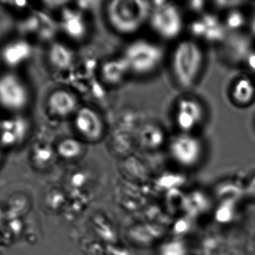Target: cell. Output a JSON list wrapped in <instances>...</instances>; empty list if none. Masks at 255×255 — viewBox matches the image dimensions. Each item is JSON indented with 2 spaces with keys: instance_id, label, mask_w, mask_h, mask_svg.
<instances>
[{
  "instance_id": "1",
  "label": "cell",
  "mask_w": 255,
  "mask_h": 255,
  "mask_svg": "<svg viewBox=\"0 0 255 255\" xmlns=\"http://www.w3.org/2000/svg\"><path fill=\"white\" fill-rule=\"evenodd\" d=\"M152 3L142 0H114L106 6V16L112 28L123 35H131L148 22Z\"/></svg>"
},
{
  "instance_id": "2",
  "label": "cell",
  "mask_w": 255,
  "mask_h": 255,
  "mask_svg": "<svg viewBox=\"0 0 255 255\" xmlns=\"http://www.w3.org/2000/svg\"><path fill=\"white\" fill-rule=\"evenodd\" d=\"M204 52L200 45L191 39L178 42L171 55V70L177 85L188 89L196 84L204 65Z\"/></svg>"
},
{
  "instance_id": "3",
  "label": "cell",
  "mask_w": 255,
  "mask_h": 255,
  "mask_svg": "<svg viewBox=\"0 0 255 255\" xmlns=\"http://www.w3.org/2000/svg\"><path fill=\"white\" fill-rule=\"evenodd\" d=\"M121 56L127 62L130 73L145 76L157 70L164 57L163 49L157 43L137 39L127 45Z\"/></svg>"
},
{
  "instance_id": "4",
  "label": "cell",
  "mask_w": 255,
  "mask_h": 255,
  "mask_svg": "<svg viewBox=\"0 0 255 255\" xmlns=\"http://www.w3.org/2000/svg\"><path fill=\"white\" fill-rule=\"evenodd\" d=\"M148 23L156 34L165 40H175L184 30L182 12L172 2L162 1L152 4Z\"/></svg>"
},
{
  "instance_id": "5",
  "label": "cell",
  "mask_w": 255,
  "mask_h": 255,
  "mask_svg": "<svg viewBox=\"0 0 255 255\" xmlns=\"http://www.w3.org/2000/svg\"><path fill=\"white\" fill-rule=\"evenodd\" d=\"M171 158L183 168L196 166L202 157L203 146L192 133H181L172 138L169 145Z\"/></svg>"
},
{
  "instance_id": "6",
  "label": "cell",
  "mask_w": 255,
  "mask_h": 255,
  "mask_svg": "<svg viewBox=\"0 0 255 255\" xmlns=\"http://www.w3.org/2000/svg\"><path fill=\"white\" fill-rule=\"evenodd\" d=\"M29 101V92L25 82L12 73L0 75V106L10 111H20Z\"/></svg>"
},
{
  "instance_id": "7",
  "label": "cell",
  "mask_w": 255,
  "mask_h": 255,
  "mask_svg": "<svg viewBox=\"0 0 255 255\" xmlns=\"http://www.w3.org/2000/svg\"><path fill=\"white\" fill-rule=\"evenodd\" d=\"M73 117L75 129L82 139L97 142L103 139L106 124L102 115L94 108L81 106Z\"/></svg>"
},
{
  "instance_id": "8",
  "label": "cell",
  "mask_w": 255,
  "mask_h": 255,
  "mask_svg": "<svg viewBox=\"0 0 255 255\" xmlns=\"http://www.w3.org/2000/svg\"><path fill=\"white\" fill-rule=\"evenodd\" d=\"M203 106L193 97L180 99L175 107V122L181 133H191L204 118Z\"/></svg>"
},
{
  "instance_id": "9",
  "label": "cell",
  "mask_w": 255,
  "mask_h": 255,
  "mask_svg": "<svg viewBox=\"0 0 255 255\" xmlns=\"http://www.w3.org/2000/svg\"><path fill=\"white\" fill-rule=\"evenodd\" d=\"M61 26L64 34L75 41H82L89 34L88 19L79 9H64L61 14Z\"/></svg>"
},
{
  "instance_id": "10",
  "label": "cell",
  "mask_w": 255,
  "mask_h": 255,
  "mask_svg": "<svg viewBox=\"0 0 255 255\" xmlns=\"http://www.w3.org/2000/svg\"><path fill=\"white\" fill-rule=\"evenodd\" d=\"M47 106L51 114L58 118L74 115L80 108L78 97L67 89H57L51 93Z\"/></svg>"
},
{
  "instance_id": "11",
  "label": "cell",
  "mask_w": 255,
  "mask_h": 255,
  "mask_svg": "<svg viewBox=\"0 0 255 255\" xmlns=\"http://www.w3.org/2000/svg\"><path fill=\"white\" fill-rule=\"evenodd\" d=\"M31 54L29 43L24 40H15L4 45L1 49L3 62L10 67H15L26 61Z\"/></svg>"
},
{
  "instance_id": "12",
  "label": "cell",
  "mask_w": 255,
  "mask_h": 255,
  "mask_svg": "<svg viewBox=\"0 0 255 255\" xmlns=\"http://www.w3.org/2000/svg\"><path fill=\"white\" fill-rule=\"evenodd\" d=\"M100 71L105 82L111 85L121 83L130 73L122 56L108 60L103 63Z\"/></svg>"
},
{
  "instance_id": "13",
  "label": "cell",
  "mask_w": 255,
  "mask_h": 255,
  "mask_svg": "<svg viewBox=\"0 0 255 255\" xmlns=\"http://www.w3.org/2000/svg\"><path fill=\"white\" fill-rule=\"evenodd\" d=\"M48 58L52 67L59 70H65L73 65L75 61V53L67 45L55 42L49 47Z\"/></svg>"
},
{
  "instance_id": "14",
  "label": "cell",
  "mask_w": 255,
  "mask_h": 255,
  "mask_svg": "<svg viewBox=\"0 0 255 255\" xmlns=\"http://www.w3.org/2000/svg\"><path fill=\"white\" fill-rule=\"evenodd\" d=\"M85 145L80 139L76 138H65L57 146V153L65 160H74L81 157L84 153Z\"/></svg>"
},
{
  "instance_id": "15",
  "label": "cell",
  "mask_w": 255,
  "mask_h": 255,
  "mask_svg": "<svg viewBox=\"0 0 255 255\" xmlns=\"http://www.w3.org/2000/svg\"><path fill=\"white\" fill-rule=\"evenodd\" d=\"M255 88L250 79L243 78L234 86L232 97L236 103L241 105L249 104L254 99Z\"/></svg>"
},
{
  "instance_id": "16",
  "label": "cell",
  "mask_w": 255,
  "mask_h": 255,
  "mask_svg": "<svg viewBox=\"0 0 255 255\" xmlns=\"http://www.w3.org/2000/svg\"><path fill=\"white\" fill-rule=\"evenodd\" d=\"M187 246L181 241L174 240L165 243L160 247L158 255H187Z\"/></svg>"
},
{
  "instance_id": "17",
  "label": "cell",
  "mask_w": 255,
  "mask_h": 255,
  "mask_svg": "<svg viewBox=\"0 0 255 255\" xmlns=\"http://www.w3.org/2000/svg\"><path fill=\"white\" fill-rule=\"evenodd\" d=\"M244 23V17L242 14L238 12L230 13L227 18V25L229 28H238Z\"/></svg>"
},
{
  "instance_id": "18",
  "label": "cell",
  "mask_w": 255,
  "mask_h": 255,
  "mask_svg": "<svg viewBox=\"0 0 255 255\" xmlns=\"http://www.w3.org/2000/svg\"><path fill=\"white\" fill-rule=\"evenodd\" d=\"M52 157V150L48 148H40L36 150L34 157L38 163H46Z\"/></svg>"
},
{
  "instance_id": "19",
  "label": "cell",
  "mask_w": 255,
  "mask_h": 255,
  "mask_svg": "<svg viewBox=\"0 0 255 255\" xmlns=\"http://www.w3.org/2000/svg\"><path fill=\"white\" fill-rule=\"evenodd\" d=\"M249 193L255 197V177L249 184Z\"/></svg>"
},
{
  "instance_id": "20",
  "label": "cell",
  "mask_w": 255,
  "mask_h": 255,
  "mask_svg": "<svg viewBox=\"0 0 255 255\" xmlns=\"http://www.w3.org/2000/svg\"><path fill=\"white\" fill-rule=\"evenodd\" d=\"M253 31H254L255 33V19L254 22H253Z\"/></svg>"
}]
</instances>
